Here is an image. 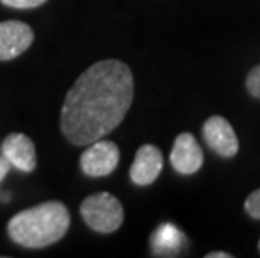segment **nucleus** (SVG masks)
<instances>
[{"label": "nucleus", "mask_w": 260, "mask_h": 258, "mask_svg": "<svg viewBox=\"0 0 260 258\" xmlns=\"http://www.w3.org/2000/svg\"><path fill=\"white\" fill-rule=\"evenodd\" d=\"M135 97L131 69L106 59L87 67L66 94L60 131L76 146L106 138L123 123Z\"/></svg>", "instance_id": "obj_1"}, {"label": "nucleus", "mask_w": 260, "mask_h": 258, "mask_svg": "<svg viewBox=\"0 0 260 258\" xmlns=\"http://www.w3.org/2000/svg\"><path fill=\"white\" fill-rule=\"evenodd\" d=\"M69 225L68 206L60 201H46L14 215L9 219L7 233L24 248H44L64 238Z\"/></svg>", "instance_id": "obj_2"}, {"label": "nucleus", "mask_w": 260, "mask_h": 258, "mask_svg": "<svg viewBox=\"0 0 260 258\" xmlns=\"http://www.w3.org/2000/svg\"><path fill=\"white\" fill-rule=\"evenodd\" d=\"M81 216L91 230L98 233H114L124 222L121 201L111 193H94L82 201Z\"/></svg>", "instance_id": "obj_3"}, {"label": "nucleus", "mask_w": 260, "mask_h": 258, "mask_svg": "<svg viewBox=\"0 0 260 258\" xmlns=\"http://www.w3.org/2000/svg\"><path fill=\"white\" fill-rule=\"evenodd\" d=\"M119 164V148L113 141L98 139L91 142L81 155L79 166L86 176H109Z\"/></svg>", "instance_id": "obj_4"}, {"label": "nucleus", "mask_w": 260, "mask_h": 258, "mask_svg": "<svg viewBox=\"0 0 260 258\" xmlns=\"http://www.w3.org/2000/svg\"><path fill=\"white\" fill-rule=\"evenodd\" d=\"M202 134L213 153L222 158H234L239 153L240 142L232 124L222 116H212L203 123Z\"/></svg>", "instance_id": "obj_5"}, {"label": "nucleus", "mask_w": 260, "mask_h": 258, "mask_svg": "<svg viewBox=\"0 0 260 258\" xmlns=\"http://www.w3.org/2000/svg\"><path fill=\"white\" fill-rule=\"evenodd\" d=\"M34 42V30L20 20L0 22V60H12L22 56Z\"/></svg>", "instance_id": "obj_6"}, {"label": "nucleus", "mask_w": 260, "mask_h": 258, "mask_svg": "<svg viewBox=\"0 0 260 258\" xmlns=\"http://www.w3.org/2000/svg\"><path fill=\"white\" fill-rule=\"evenodd\" d=\"M0 155L7 159L10 168L19 169L22 173H32L37 168L34 141L22 133L9 134L0 146Z\"/></svg>", "instance_id": "obj_7"}, {"label": "nucleus", "mask_w": 260, "mask_h": 258, "mask_svg": "<svg viewBox=\"0 0 260 258\" xmlns=\"http://www.w3.org/2000/svg\"><path fill=\"white\" fill-rule=\"evenodd\" d=\"M170 163L180 174H195L203 166V150L190 133L176 136L173 150L170 153Z\"/></svg>", "instance_id": "obj_8"}, {"label": "nucleus", "mask_w": 260, "mask_h": 258, "mask_svg": "<svg viewBox=\"0 0 260 258\" xmlns=\"http://www.w3.org/2000/svg\"><path fill=\"white\" fill-rule=\"evenodd\" d=\"M163 171V153L153 144H143L136 151L129 168V178L136 186H149Z\"/></svg>", "instance_id": "obj_9"}, {"label": "nucleus", "mask_w": 260, "mask_h": 258, "mask_svg": "<svg viewBox=\"0 0 260 258\" xmlns=\"http://www.w3.org/2000/svg\"><path fill=\"white\" fill-rule=\"evenodd\" d=\"M185 237L178 228L171 223H165L154 230L151 237V248L154 255H175L183 245Z\"/></svg>", "instance_id": "obj_10"}, {"label": "nucleus", "mask_w": 260, "mask_h": 258, "mask_svg": "<svg viewBox=\"0 0 260 258\" xmlns=\"http://www.w3.org/2000/svg\"><path fill=\"white\" fill-rule=\"evenodd\" d=\"M245 87L252 97L260 99V64H257L255 67H252L248 70L247 79H245Z\"/></svg>", "instance_id": "obj_11"}, {"label": "nucleus", "mask_w": 260, "mask_h": 258, "mask_svg": "<svg viewBox=\"0 0 260 258\" xmlns=\"http://www.w3.org/2000/svg\"><path fill=\"white\" fill-rule=\"evenodd\" d=\"M243 208H245L247 215L250 218L260 219V188L252 191V193L247 196L245 203H243Z\"/></svg>", "instance_id": "obj_12"}, {"label": "nucleus", "mask_w": 260, "mask_h": 258, "mask_svg": "<svg viewBox=\"0 0 260 258\" xmlns=\"http://www.w3.org/2000/svg\"><path fill=\"white\" fill-rule=\"evenodd\" d=\"M5 7L10 9H19V10H27V9H37L47 2V0H0Z\"/></svg>", "instance_id": "obj_13"}, {"label": "nucleus", "mask_w": 260, "mask_h": 258, "mask_svg": "<svg viewBox=\"0 0 260 258\" xmlns=\"http://www.w3.org/2000/svg\"><path fill=\"white\" fill-rule=\"evenodd\" d=\"M10 171V164L2 155H0V183L4 181V178L7 176V173Z\"/></svg>", "instance_id": "obj_14"}, {"label": "nucleus", "mask_w": 260, "mask_h": 258, "mask_svg": "<svg viewBox=\"0 0 260 258\" xmlns=\"http://www.w3.org/2000/svg\"><path fill=\"white\" fill-rule=\"evenodd\" d=\"M205 258H232V255L226 251H212V253L205 255Z\"/></svg>", "instance_id": "obj_15"}, {"label": "nucleus", "mask_w": 260, "mask_h": 258, "mask_svg": "<svg viewBox=\"0 0 260 258\" xmlns=\"http://www.w3.org/2000/svg\"><path fill=\"white\" fill-rule=\"evenodd\" d=\"M258 251H260V240H258Z\"/></svg>", "instance_id": "obj_16"}]
</instances>
